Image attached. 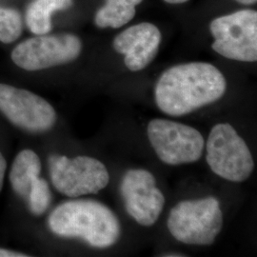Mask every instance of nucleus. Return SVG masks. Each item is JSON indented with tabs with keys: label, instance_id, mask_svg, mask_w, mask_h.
I'll list each match as a JSON object with an SVG mask.
<instances>
[{
	"label": "nucleus",
	"instance_id": "nucleus-1",
	"mask_svg": "<svg viewBox=\"0 0 257 257\" xmlns=\"http://www.w3.org/2000/svg\"><path fill=\"white\" fill-rule=\"evenodd\" d=\"M226 90V78L215 66L189 62L162 73L156 84L155 100L165 114L182 116L219 100Z\"/></svg>",
	"mask_w": 257,
	"mask_h": 257
},
{
	"label": "nucleus",
	"instance_id": "nucleus-2",
	"mask_svg": "<svg viewBox=\"0 0 257 257\" xmlns=\"http://www.w3.org/2000/svg\"><path fill=\"white\" fill-rule=\"evenodd\" d=\"M48 225L56 235L82 239L93 248L111 247L121 234L114 212L106 205L90 199L71 200L57 206L50 214Z\"/></svg>",
	"mask_w": 257,
	"mask_h": 257
},
{
	"label": "nucleus",
	"instance_id": "nucleus-3",
	"mask_svg": "<svg viewBox=\"0 0 257 257\" xmlns=\"http://www.w3.org/2000/svg\"><path fill=\"white\" fill-rule=\"evenodd\" d=\"M167 227L181 243L211 245L223 228L220 203L213 196L177 203L170 211Z\"/></svg>",
	"mask_w": 257,
	"mask_h": 257
},
{
	"label": "nucleus",
	"instance_id": "nucleus-4",
	"mask_svg": "<svg viewBox=\"0 0 257 257\" xmlns=\"http://www.w3.org/2000/svg\"><path fill=\"white\" fill-rule=\"evenodd\" d=\"M206 161L211 171L230 182H244L253 172L254 162L245 140L230 124L214 125L206 144Z\"/></svg>",
	"mask_w": 257,
	"mask_h": 257
},
{
	"label": "nucleus",
	"instance_id": "nucleus-5",
	"mask_svg": "<svg viewBox=\"0 0 257 257\" xmlns=\"http://www.w3.org/2000/svg\"><path fill=\"white\" fill-rule=\"evenodd\" d=\"M210 32L212 50L240 62L257 60V12L244 9L212 19Z\"/></svg>",
	"mask_w": 257,
	"mask_h": 257
},
{
	"label": "nucleus",
	"instance_id": "nucleus-6",
	"mask_svg": "<svg viewBox=\"0 0 257 257\" xmlns=\"http://www.w3.org/2000/svg\"><path fill=\"white\" fill-rule=\"evenodd\" d=\"M49 171L55 190L71 198L99 193L110 182L106 166L91 156L53 155L49 157Z\"/></svg>",
	"mask_w": 257,
	"mask_h": 257
},
{
	"label": "nucleus",
	"instance_id": "nucleus-7",
	"mask_svg": "<svg viewBox=\"0 0 257 257\" xmlns=\"http://www.w3.org/2000/svg\"><path fill=\"white\" fill-rule=\"evenodd\" d=\"M147 136L156 156L168 165L191 164L202 156L204 138L189 125L156 118L149 122Z\"/></svg>",
	"mask_w": 257,
	"mask_h": 257
},
{
	"label": "nucleus",
	"instance_id": "nucleus-8",
	"mask_svg": "<svg viewBox=\"0 0 257 257\" xmlns=\"http://www.w3.org/2000/svg\"><path fill=\"white\" fill-rule=\"evenodd\" d=\"M82 51L80 38L73 34L40 35L29 38L12 53L14 63L26 71H41L74 61Z\"/></svg>",
	"mask_w": 257,
	"mask_h": 257
},
{
	"label": "nucleus",
	"instance_id": "nucleus-9",
	"mask_svg": "<svg viewBox=\"0 0 257 257\" xmlns=\"http://www.w3.org/2000/svg\"><path fill=\"white\" fill-rule=\"evenodd\" d=\"M0 111L12 124L30 133L53 128L56 112L46 99L34 92L0 83Z\"/></svg>",
	"mask_w": 257,
	"mask_h": 257
},
{
	"label": "nucleus",
	"instance_id": "nucleus-10",
	"mask_svg": "<svg viewBox=\"0 0 257 257\" xmlns=\"http://www.w3.org/2000/svg\"><path fill=\"white\" fill-rule=\"evenodd\" d=\"M120 192L131 217L144 227L158 220L165 206V196L156 186V177L144 169H133L123 175Z\"/></svg>",
	"mask_w": 257,
	"mask_h": 257
},
{
	"label": "nucleus",
	"instance_id": "nucleus-11",
	"mask_svg": "<svg viewBox=\"0 0 257 257\" xmlns=\"http://www.w3.org/2000/svg\"><path fill=\"white\" fill-rule=\"evenodd\" d=\"M41 162L32 150H23L14 160L10 182L14 192L24 200L34 215H42L52 202V193L46 180L39 178Z\"/></svg>",
	"mask_w": 257,
	"mask_h": 257
},
{
	"label": "nucleus",
	"instance_id": "nucleus-12",
	"mask_svg": "<svg viewBox=\"0 0 257 257\" xmlns=\"http://www.w3.org/2000/svg\"><path fill=\"white\" fill-rule=\"evenodd\" d=\"M162 41L160 30L151 22H141L125 29L114 37L112 47L124 55V63L131 72L146 69L156 58Z\"/></svg>",
	"mask_w": 257,
	"mask_h": 257
},
{
	"label": "nucleus",
	"instance_id": "nucleus-13",
	"mask_svg": "<svg viewBox=\"0 0 257 257\" xmlns=\"http://www.w3.org/2000/svg\"><path fill=\"white\" fill-rule=\"evenodd\" d=\"M144 0H105L97 10L94 24L100 29H119L130 23L137 15V7Z\"/></svg>",
	"mask_w": 257,
	"mask_h": 257
},
{
	"label": "nucleus",
	"instance_id": "nucleus-14",
	"mask_svg": "<svg viewBox=\"0 0 257 257\" xmlns=\"http://www.w3.org/2000/svg\"><path fill=\"white\" fill-rule=\"evenodd\" d=\"M74 0H35L26 12V23L29 30L37 35H46L52 31V16L57 11L69 9Z\"/></svg>",
	"mask_w": 257,
	"mask_h": 257
},
{
	"label": "nucleus",
	"instance_id": "nucleus-15",
	"mask_svg": "<svg viewBox=\"0 0 257 257\" xmlns=\"http://www.w3.org/2000/svg\"><path fill=\"white\" fill-rule=\"evenodd\" d=\"M22 33V19L18 11L0 7V41L9 44Z\"/></svg>",
	"mask_w": 257,
	"mask_h": 257
},
{
	"label": "nucleus",
	"instance_id": "nucleus-16",
	"mask_svg": "<svg viewBox=\"0 0 257 257\" xmlns=\"http://www.w3.org/2000/svg\"><path fill=\"white\" fill-rule=\"evenodd\" d=\"M6 169H7V162L6 159L4 158L3 155L0 153V191L2 189L3 182H4V177L6 174Z\"/></svg>",
	"mask_w": 257,
	"mask_h": 257
},
{
	"label": "nucleus",
	"instance_id": "nucleus-17",
	"mask_svg": "<svg viewBox=\"0 0 257 257\" xmlns=\"http://www.w3.org/2000/svg\"><path fill=\"white\" fill-rule=\"evenodd\" d=\"M28 254L22 253V252H18L14 250H10L6 248H0V257H27Z\"/></svg>",
	"mask_w": 257,
	"mask_h": 257
},
{
	"label": "nucleus",
	"instance_id": "nucleus-18",
	"mask_svg": "<svg viewBox=\"0 0 257 257\" xmlns=\"http://www.w3.org/2000/svg\"><path fill=\"white\" fill-rule=\"evenodd\" d=\"M163 1L168 4H172V5H180V4L189 2L190 0H163Z\"/></svg>",
	"mask_w": 257,
	"mask_h": 257
},
{
	"label": "nucleus",
	"instance_id": "nucleus-19",
	"mask_svg": "<svg viewBox=\"0 0 257 257\" xmlns=\"http://www.w3.org/2000/svg\"><path fill=\"white\" fill-rule=\"evenodd\" d=\"M236 2H238L239 4H242V5H247V6H250V5H253L257 2V0H234Z\"/></svg>",
	"mask_w": 257,
	"mask_h": 257
},
{
	"label": "nucleus",
	"instance_id": "nucleus-20",
	"mask_svg": "<svg viewBox=\"0 0 257 257\" xmlns=\"http://www.w3.org/2000/svg\"><path fill=\"white\" fill-rule=\"evenodd\" d=\"M166 256H184L183 254H168Z\"/></svg>",
	"mask_w": 257,
	"mask_h": 257
}]
</instances>
